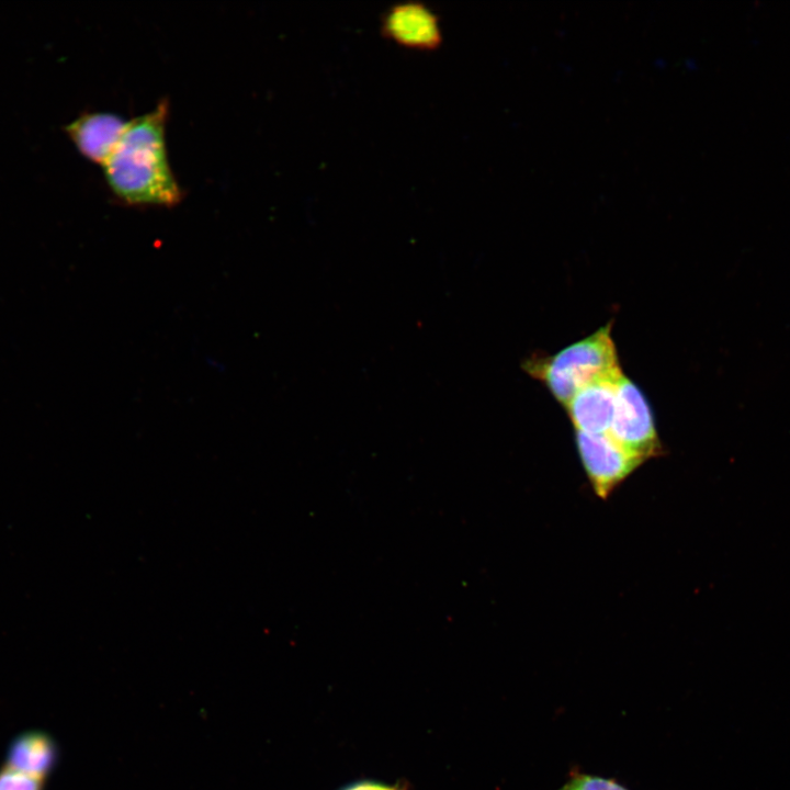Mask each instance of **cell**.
<instances>
[{
    "label": "cell",
    "instance_id": "obj_1",
    "mask_svg": "<svg viewBox=\"0 0 790 790\" xmlns=\"http://www.w3.org/2000/svg\"><path fill=\"white\" fill-rule=\"evenodd\" d=\"M168 100L129 121L120 143L102 166L108 185L123 203L171 207L183 192L171 170L166 124Z\"/></svg>",
    "mask_w": 790,
    "mask_h": 790
},
{
    "label": "cell",
    "instance_id": "obj_2",
    "mask_svg": "<svg viewBox=\"0 0 790 790\" xmlns=\"http://www.w3.org/2000/svg\"><path fill=\"white\" fill-rule=\"evenodd\" d=\"M611 328L612 320L554 354L533 353L522 369L565 407L583 387L622 373Z\"/></svg>",
    "mask_w": 790,
    "mask_h": 790
},
{
    "label": "cell",
    "instance_id": "obj_3",
    "mask_svg": "<svg viewBox=\"0 0 790 790\" xmlns=\"http://www.w3.org/2000/svg\"><path fill=\"white\" fill-rule=\"evenodd\" d=\"M608 433L644 462L665 453L648 400L624 374L617 382L614 413Z\"/></svg>",
    "mask_w": 790,
    "mask_h": 790
},
{
    "label": "cell",
    "instance_id": "obj_4",
    "mask_svg": "<svg viewBox=\"0 0 790 790\" xmlns=\"http://www.w3.org/2000/svg\"><path fill=\"white\" fill-rule=\"evenodd\" d=\"M576 449L594 493L607 499L644 461L622 448L608 432L575 431Z\"/></svg>",
    "mask_w": 790,
    "mask_h": 790
},
{
    "label": "cell",
    "instance_id": "obj_5",
    "mask_svg": "<svg viewBox=\"0 0 790 790\" xmlns=\"http://www.w3.org/2000/svg\"><path fill=\"white\" fill-rule=\"evenodd\" d=\"M382 30L386 37L407 48L431 50L442 41L438 15L420 2L393 5L385 13Z\"/></svg>",
    "mask_w": 790,
    "mask_h": 790
},
{
    "label": "cell",
    "instance_id": "obj_6",
    "mask_svg": "<svg viewBox=\"0 0 790 790\" xmlns=\"http://www.w3.org/2000/svg\"><path fill=\"white\" fill-rule=\"evenodd\" d=\"M129 121L110 112H93L79 116L67 132L79 151L101 166L120 143Z\"/></svg>",
    "mask_w": 790,
    "mask_h": 790
},
{
    "label": "cell",
    "instance_id": "obj_7",
    "mask_svg": "<svg viewBox=\"0 0 790 790\" xmlns=\"http://www.w3.org/2000/svg\"><path fill=\"white\" fill-rule=\"evenodd\" d=\"M622 374L623 372L583 387L566 404L565 409L575 431L587 433L609 431L614 413L617 382Z\"/></svg>",
    "mask_w": 790,
    "mask_h": 790
},
{
    "label": "cell",
    "instance_id": "obj_8",
    "mask_svg": "<svg viewBox=\"0 0 790 790\" xmlns=\"http://www.w3.org/2000/svg\"><path fill=\"white\" fill-rule=\"evenodd\" d=\"M59 748L44 730H27L11 740L4 764L21 771L47 779L58 764Z\"/></svg>",
    "mask_w": 790,
    "mask_h": 790
},
{
    "label": "cell",
    "instance_id": "obj_9",
    "mask_svg": "<svg viewBox=\"0 0 790 790\" xmlns=\"http://www.w3.org/2000/svg\"><path fill=\"white\" fill-rule=\"evenodd\" d=\"M46 779L21 771L7 764L0 767V790H45Z\"/></svg>",
    "mask_w": 790,
    "mask_h": 790
},
{
    "label": "cell",
    "instance_id": "obj_10",
    "mask_svg": "<svg viewBox=\"0 0 790 790\" xmlns=\"http://www.w3.org/2000/svg\"><path fill=\"white\" fill-rule=\"evenodd\" d=\"M558 790H629L617 781L586 774L571 778Z\"/></svg>",
    "mask_w": 790,
    "mask_h": 790
},
{
    "label": "cell",
    "instance_id": "obj_11",
    "mask_svg": "<svg viewBox=\"0 0 790 790\" xmlns=\"http://www.w3.org/2000/svg\"><path fill=\"white\" fill-rule=\"evenodd\" d=\"M342 790H404L402 788H398L396 786L386 785L383 782L377 781H358L352 785H349L348 787L343 788Z\"/></svg>",
    "mask_w": 790,
    "mask_h": 790
}]
</instances>
